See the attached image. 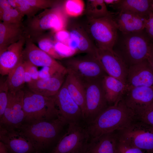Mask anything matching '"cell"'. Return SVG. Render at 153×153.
Returning a JSON list of instances; mask_svg holds the SVG:
<instances>
[{
    "label": "cell",
    "mask_w": 153,
    "mask_h": 153,
    "mask_svg": "<svg viewBox=\"0 0 153 153\" xmlns=\"http://www.w3.org/2000/svg\"><path fill=\"white\" fill-rule=\"evenodd\" d=\"M153 153V152H152V153Z\"/></svg>",
    "instance_id": "obj_49"
},
{
    "label": "cell",
    "mask_w": 153,
    "mask_h": 153,
    "mask_svg": "<svg viewBox=\"0 0 153 153\" xmlns=\"http://www.w3.org/2000/svg\"><path fill=\"white\" fill-rule=\"evenodd\" d=\"M86 30L99 49L113 50L118 29L111 12L104 17L88 19Z\"/></svg>",
    "instance_id": "obj_6"
},
{
    "label": "cell",
    "mask_w": 153,
    "mask_h": 153,
    "mask_svg": "<svg viewBox=\"0 0 153 153\" xmlns=\"http://www.w3.org/2000/svg\"><path fill=\"white\" fill-rule=\"evenodd\" d=\"M54 33L55 41L67 44L70 37V33L68 30L65 29Z\"/></svg>",
    "instance_id": "obj_37"
},
{
    "label": "cell",
    "mask_w": 153,
    "mask_h": 153,
    "mask_svg": "<svg viewBox=\"0 0 153 153\" xmlns=\"http://www.w3.org/2000/svg\"><path fill=\"white\" fill-rule=\"evenodd\" d=\"M9 88L6 80L0 81V118L3 116L8 101Z\"/></svg>",
    "instance_id": "obj_34"
},
{
    "label": "cell",
    "mask_w": 153,
    "mask_h": 153,
    "mask_svg": "<svg viewBox=\"0 0 153 153\" xmlns=\"http://www.w3.org/2000/svg\"><path fill=\"white\" fill-rule=\"evenodd\" d=\"M0 140L9 153L36 152L28 139L16 128L0 124Z\"/></svg>",
    "instance_id": "obj_12"
},
{
    "label": "cell",
    "mask_w": 153,
    "mask_h": 153,
    "mask_svg": "<svg viewBox=\"0 0 153 153\" xmlns=\"http://www.w3.org/2000/svg\"><path fill=\"white\" fill-rule=\"evenodd\" d=\"M144 29L147 35L153 43V24L146 21Z\"/></svg>",
    "instance_id": "obj_42"
},
{
    "label": "cell",
    "mask_w": 153,
    "mask_h": 153,
    "mask_svg": "<svg viewBox=\"0 0 153 153\" xmlns=\"http://www.w3.org/2000/svg\"><path fill=\"white\" fill-rule=\"evenodd\" d=\"M24 61L37 67H48L58 72L67 74V71L63 65L41 49L30 38L27 37L23 53Z\"/></svg>",
    "instance_id": "obj_14"
},
{
    "label": "cell",
    "mask_w": 153,
    "mask_h": 153,
    "mask_svg": "<svg viewBox=\"0 0 153 153\" xmlns=\"http://www.w3.org/2000/svg\"><path fill=\"white\" fill-rule=\"evenodd\" d=\"M117 135L115 153H146L140 149L130 145L119 138L117 134Z\"/></svg>",
    "instance_id": "obj_33"
},
{
    "label": "cell",
    "mask_w": 153,
    "mask_h": 153,
    "mask_svg": "<svg viewBox=\"0 0 153 153\" xmlns=\"http://www.w3.org/2000/svg\"><path fill=\"white\" fill-rule=\"evenodd\" d=\"M96 56L107 74L126 84L129 67L113 50L97 48Z\"/></svg>",
    "instance_id": "obj_15"
},
{
    "label": "cell",
    "mask_w": 153,
    "mask_h": 153,
    "mask_svg": "<svg viewBox=\"0 0 153 153\" xmlns=\"http://www.w3.org/2000/svg\"><path fill=\"white\" fill-rule=\"evenodd\" d=\"M106 99L109 106L121 100L126 90L125 84L119 80L107 75L102 79Z\"/></svg>",
    "instance_id": "obj_24"
},
{
    "label": "cell",
    "mask_w": 153,
    "mask_h": 153,
    "mask_svg": "<svg viewBox=\"0 0 153 153\" xmlns=\"http://www.w3.org/2000/svg\"><path fill=\"white\" fill-rule=\"evenodd\" d=\"M106 5H109L113 7L118 4L121 0H104Z\"/></svg>",
    "instance_id": "obj_43"
},
{
    "label": "cell",
    "mask_w": 153,
    "mask_h": 153,
    "mask_svg": "<svg viewBox=\"0 0 153 153\" xmlns=\"http://www.w3.org/2000/svg\"><path fill=\"white\" fill-rule=\"evenodd\" d=\"M23 17L17 10L12 7L5 11L0 16V19L5 22L18 24L22 22Z\"/></svg>",
    "instance_id": "obj_32"
},
{
    "label": "cell",
    "mask_w": 153,
    "mask_h": 153,
    "mask_svg": "<svg viewBox=\"0 0 153 153\" xmlns=\"http://www.w3.org/2000/svg\"><path fill=\"white\" fill-rule=\"evenodd\" d=\"M24 95L22 89L15 93L9 92L7 105L0 118V124L17 128L23 123L25 117L23 110Z\"/></svg>",
    "instance_id": "obj_16"
},
{
    "label": "cell",
    "mask_w": 153,
    "mask_h": 153,
    "mask_svg": "<svg viewBox=\"0 0 153 153\" xmlns=\"http://www.w3.org/2000/svg\"><path fill=\"white\" fill-rule=\"evenodd\" d=\"M69 124L62 117L32 124L22 123L17 128L28 139L36 152L48 147L58 141Z\"/></svg>",
    "instance_id": "obj_2"
},
{
    "label": "cell",
    "mask_w": 153,
    "mask_h": 153,
    "mask_svg": "<svg viewBox=\"0 0 153 153\" xmlns=\"http://www.w3.org/2000/svg\"><path fill=\"white\" fill-rule=\"evenodd\" d=\"M25 69L31 75L33 80H36L39 79V71L37 67L30 63L24 61Z\"/></svg>",
    "instance_id": "obj_38"
},
{
    "label": "cell",
    "mask_w": 153,
    "mask_h": 153,
    "mask_svg": "<svg viewBox=\"0 0 153 153\" xmlns=\"http://www.w3.org/2000/svg\"><path fill=\"white\" fill-rule=\"evenodd\" d=\"M32 153H39L38 152H35Z\"/></svg>",
    "instance_id": "obj_47"
},
{
    "label": "cell",
    "mask_w": 153,
    "mask_h": 153,
    "mask_svg": "<svg viewBox=\"0 0 153 153\" xmlns=\"http://www.w3.org/2000/svg\"><path fill=\"white\" fill-rule=\"evenodd\" d=\"M12 7L8 0H0V16L5 11Z\"/></svg>",
    "instance_id": "obj_41"
},
{
    "label": "cell",
    "mask_w": 153,
    "mask_h": 153,
    "mask_svg": "<svg viewBox=\"0 0 153 153\" xmlns=\"http://www.w3.org/2000/svg\"><path fill=\"white\" fill-rule=\"evenodd\" d=\"M33 80V79L30 74L27 71L25 70L24 75L25 82L28 84L31 82Z\"/></svg>",
    "instance_id": "obj_44"
},
{
    "label": "cell",
    "mask_w": 153,
    "mask_h": 153,
    "mask_svg": "<svg viewBox=\"0 0 153 153\" xmlns=\"http://www.w3.org/2000/svg\"><path fill=\"white\" fill-rule=\"evenodd\" d=\"M32 7L40 10L56 7L61 3V1L52 0H24Z\"/></svg>",
    "instance_id": "obj_35"
},
{
    "label": "cell",
    "mask_w": 153,
    "mask_h": 153,
    "mask_svg": "<svg viewBox=\"0 0 153 153\" xmlns=\"http://www.w3.org/2000/svg\"><path fill=\"white\" fill-rule=\"evenodd\" d=\"M26 36L23 23H9L0 22V52Z\"/></svg>",
    "instance_id": "obj_22"
},
{
    "label": "cell",
    "mask_w": 153,
    "mask_h": 153,
    "mask_svg": "<svg viewBox=\"0 0 153 153\" xmlns=\"http://www.w3.org/2000/svg\"><path fill=\"white\" fill-rule=\"evenodd\" d=\"M103 78L83 81L86 90V109L84 119L86 125L93 121L109 107L103 88Z\"/></svg>",
    "instance_id": "obj_9"
},
{
    "label": "cell",
    "mask_w": 153,
    "mask_h": 153,
    "mask_svg": "<svg viewBox=\"0 0 153 153\" xmlns=\"http://www.w3.org/2000/svg\"><path fill=\"white\" fill-rule=\"evenodd\" d=\"M27 37L25 36L0 52V73L2 76L9 73L23 60V53Z\"/></svg>",
    "instance_id": "obj_19"
},
{
    "label": "cell",
    "mask_w": 153,
    "mask_h": 153,
    "mask_svg": "<svg viewBox=\"0 0 153 153\" xmlns=\"http://www.w3.org/2000/svg\"><path fill=\"white\" fill-rule=\"evenodd\" d=\"M118 136L147 153L153 152V127L138 116L128 126L116 131Z\"/></svg>",
    "instance_id": "obj_7"
},
{
    "label": "cell",
    "mask_w": 153,
    "mask_h": 153,
    "mask_svg": "<svg viewBox=\"0 0 153 153\" xmlns=\"http://www.w3.org/2000/svg\"><path fill=\"white\" fill-rule=\"evenodd\" d=\"M58 73L59 72L51 67H43L39 71V79L48 78L52 77Z\"/></svg>",
    "instance_id": "obj_39"
},
{
    "label": "cell",
    "mask_w": 153,
    "mask_h": 153,
    "mask_svg": "<svg viewBox=\"0 0 153 153\" xmlns=\"http://www.w3.org/2000/svg\"><path fill=\"white\" fill-rule=\"evenodd\" d=\"M31 40L34 42H37L38 47L41 49L55 59H63L55 50L54 46V40H52L49 35L44 33Z\"/></svg>",
    "instance_id": "obj_29"
},
{
    "label": "cell",
    "mask_w": 153,
    "mask_h": 153,
    "mask_svg": "<svg viewBox=\"0 0 153 153\" xmlns=\"http://www.w3.org/2000/svg\"><path fill=\"white\" fill-rule=\"evenodd\" d=\"M24 91L23 110L25 117L23 123L51 120L60 116L54 96H44L29 90Z\"/></svg>",
    "instance_id": "obj_5"
},
{
    "label": "cell",
    "mask_w": 153,
    "mask_h": 153,
    "mask_svg": "<svg viewBox=\"0 0 153 153\" xmlns=\"http://www.w3.org/2000/svg\"><path fill=\"white\" fill-rule=\"evenodd\" d=\"M122 99L129 109L140 117L153 106V87L126 88Z\"/></svg>",
    "instance_id": "obj_11"
},
{
    "label": "cell",
    "mask_w": 153,
    "mask_h": 153,
    "mask_svg": "<svg viewBox=\"0 0 153 153\" xmlns=\"http://www.w3.org/2000/svg\"><path fill=\"white\" fill-rule=\"evenodd\" d=\"M147 60L153 68V46H151Z\"/></svg>",
    "instance_id": "obj_45"
},
{
    "label": "cell",
    "mask_w": 153,
    "mask_h": 153,
    "mask_svg": "<svg viewBox=\"0 0 153 153\" xmlns=\"http://www.w3.org/2000/svg\"><path fill=\"white\" fill-rule=\"evenodd\" d=\"M137 116L122 99L86 125L89 142L104 134L125 128Z\"/></svg>",
    "instance_id": "obj_1"
},
{
    "label": "cell",
    "mask_w": 153,
    "mask_h": 153,
    "mask_svg": "<svg viewBox=\"0 0 153 153\" xmlns=\"http://www.w3.org/2000/svg\"><path fill=\"white\" fill-rule=\"evenodd\" d=\"M24 61H22L8 74L6 79L9 92L15 93L22 89L24 84Z\"/></svg>",
    "instance_id": "obj_27"
},
{
    "label": "cell",
    "mask_w": 153,
    "mask_h": 153,
    "mask_svg": "<svg viewBox=\"0 0 153 153\" xmlns=\"http://www.w3.org/2000/svg\"><path fill=\"white\" fill-rule=\"evenodd\" d=\"M0 153H9L5 145L0 141Z\"/></svg>",
    "instance_id": "obj_46"
},
{
    "label": "cell",
    "mask_w": 153,
    "mask_h": 153,
    "mask_svg": "<svg viewBox=\"0 0 153 153\" xmlns=\"http://www.w3.org/2000/svg\"><path fill=\"white\" fill-rule=\"evenodd\" d=\"M152 45H153V43H152Z\"/></svg>",
    "instance_id": "obj_48"
},
{
    "label": "cell",
    "mask_w": 153,
    "mask_h": 153,
    "mask_svg": "<svg viewBox=\"0 0 153 153\" xmlns=\"http://www.w3.org/2000/svg\"><path fill=\"white\" fill-rule=\"evenodd\" d=\"M126 85V88L153 87V68L147 59L129 67Z\"/></svg>",
    "instance_id": "obj_18"
},
{
    "label": "cell",
    "mask_w": 153,
    "mask_h": 153,
    "mask_svg": "<svg viewBox=\"0 0 153 153\" xmlns=\"http://www.w3.org/2000/svg\"><path fill=\"white\" fill-rule=\"evenodd\" d=\"M64 11L68 16L77 17L82 14L85 10V5L82 0H67L63 4Z\"/></svg>",
    "instance_id": "obj_30"
},
{
    "label": "cell",
    "mask_w": 153,
    "mask_h": 153,
    "mask_svg": "<svg viewBox=\"0 0 153 153\" xmlns=\"http://www.w3.org/2000/svg\"><path fill=\"white\" fill-rule=\"evenodd\" d=\"M13 8L17 10L24 16H26L27 18L36 15L39 10L32 7L24 0H8Z\"/></svg>",
    "instance_id": "obj_31"
},
{
    "label": "cell",
    "mask_w": 153,
    "mask_h": 153,
    "mask_svg": "<svg viewBox=\"0 0 153 153\" xmlns=\"http://www.w3.org/2000/svg\"><path fill=\"white\" fill-rule=\"evenodd\" d=\"M63 65L82 81L103 78L107 75L97 56L86 54L65 58Z\"/></svg>",
    "instance_id": "obj_10"
},
{
    "label": "cell",
    "mask_w": 153,
    "mask_h": 153,
    "mask_svg": "<svg viewBox=\"0 0 153 153\" xmlns=\"http://www.w3.org/2000/svg\"><path fill=\"white\" fill-rule=\"evenodd\" d=\"M64 82L70 95L80 109L84 120L86 90L83 81L72 72L67 71Z\"/></svg>",
    "instance_id": "obj_23"
},
{
    "label": "cell",
    "mask_w": 153,
    "mask_h": 153,
    "mask_svg": "<svg viewBox=\"0 0 153 153\" xmlns=\"http://www.w3.org/2000/svg\"><path fill=\"white\" fill-rule=\"evenodd\" d=\"M113 8L118 12H127L148 18L153 13V0H121Z\"/></svg>",
    "instance_id": "obj_25"
},
{
    "label": "cell",
    "mask_w": 153,
    "mask_h": 153,
    "mask_svg": "<svg viewBox=\"0 0 153 153\" xmlns=\"http://www.w3.org/2000/svg\"><path fill=\"white\" fill-rule=\"evenodd\" d=\"M54 97L60 116L69 124L85 123L81 110L70 95L64 82Z\"/></svg>",
    "instance_id": "obj_13"
},
{
    "label": "cell",
    "mask_w": 153,
    "mask_h": 153,
    "mask_svg": "<svg viewBox=\"0 0 153 153\" xmlns=\"http://www.w3.org/2000/svg\"><path fill=\"white\" fill-rule=\"evenodd\" d=\"M54 46L55 50L63 59L72 57L77 53L68 45L55 40Z\"/></svg>",
    "instance_id": "obj_36"
},
{
    "label": "cell",
    "mask_w": 153,
    "mask_h": 153,
    "mask_svg": "<svg viewBox=\"0 0 153 153\" xmlns=\"http://www.w3.org/2000/svg\"><path fill=\"white\" fill-rule=\"evenodd\" d=\"M114 44L113 50L129 67L147 59L152 42L145 29L128 34L121 33Z\"/></svg>",
    "instance_id": "obj_3"
},
{
    "label": "cell",
    "mask_w": 153,
    "mask_h": 153,
    "mask_svg": "<svg viewBox=\"0 0 153 153\" xmlns=\"http://www.w3.org/2000/svg\"><path fill=\"white\" fill-rule=\"evenodd\" d=\"M115 17L112 16L118 30L123 34L141 31L145 29L147 18L127 12H118Z\"/></svg>",
    "instance_id": "obj_21"
},
{
    "label": "cell",
    "mask_w": 153,
    "mask_h": 153,
    "mask_svg": "<svg viewBox=\"0 0 153 153\" xmlns=\"http://www.w3.org/2000/svg\"><path fill=\"white\" fill-rule=\"evenodd\" d=\"M70 37L67 45L77 52L83 53L96 56L97 48L85 28L74 24L68 30Z\"/></svg>",
    "instance_id": "obj_17"
},
{
    "label": "cell",
    "mask_w": 153,
    "mask_h": 153,
    "mask_svg": "<svg viewBox=\"0 0 153 153\" xmlns=\"http://www.w3.org/2000/svg\"><path fill=\"white\" fill-rule=\"evenodd\" d=\"M85 11L88 19L102 18L111 13L108 10L104 0H87Z\"/></svg>",
    "instance_id": "obj_28"
},
{
    "label": "cell",
    "mask_w": 153,
    "mask_h": 153,
    "mask_svg": "<svg viewBox=\"0 0 153 153\" xmlns=\"http://www.w3.org/2000/svg\"><path fill=\"white\" fill-rule=\"evenodd\" d=\"M89 142L84 123H70L51 153H85Z\"/></svg>",
    "instance_id": "obj_8"
},
{
    "label": "cell",
    "mask_w": 153,
    "mask_h": 153,
    "mask_svg": "<svg viewBox=\"0 0 153 153\" xmlns=\"http://www.w3.org/2000/svg\"><path fill=\"white\" fill-rule=\"evenodd\" d=\"M63 4L44 9L38 15L27 18L24 25L27 37L33 39L49 29L55 33L65 29L68 16L64 11Z\"/></svg>",
    "instance_id": "obj_4"
},
{
    "label": "cell",
    "mask_w": 153,
    "mask_h": 153,
    "mask_svg": "<svg viewBox=\"0 0 153 153\" xmlns=\"http://www.w3.org/2000/svg\"><path fill=\"white\" fill-rule=\"evenodd\" d=\"M67 74L58 73L45 79L33 80L27 84L28 89L37 94L46 97H53L58 92L63 84Z\"/></svg>",
    "instance_id": "obj_20"
},
{
    "label": "cell",
    "mask_w": 153,
    "mask_h": 153,
    "mask_svg": "<svg viewBox=\"0 0 153 153\" xmlns=\"http://www.w3.org/2000/svg\"><path fill=\"white\" fill-rule=\"evenodd\" d=\"M116 131L101 135L90 141L85 153H115Z\"/></svg>",
    "instance_id": "obj_26"
},
{
    "label": "cell",
    "mask_w": 153,
    "mask_h": 153,
    "mask_svg": "<svg viewBox=\"0 0 153 153\" xmlns=\"http://www.w3.org/2000/svg\"><path fill=\"white\" fill-rule=\"evenodd\" d=\"M139 117L146 123L153 127V106Z\"/></svg>",
    "instance_id": "obj_40"
}]
</instances>
